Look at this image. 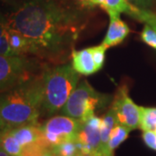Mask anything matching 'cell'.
Segmentation results:
<instances>
[{
  "label": "cell",
  "instance_id": "obj_1",
  "mask_svg": "<svg viewBox=\"0 0 156 156\" xmlns=\"http://www.w3.org/2000/svg\"><path fill=\"white\" fill-rule=\"evenodd\" d=\"M6 23L30 40L32 54L54 62L65 61L84 29L82 15L55 0H29Z\"/></svg>",
  "mask_w": 156,
  "mask_h": 156
},
{
  "label": "cell",
  "instance_id": "obj_2",
  "mask_svg": "<svg viewBox=\"0 0 156 156\" xmlns=\"http://www.w3.org/2000/svg\"><path fill=\"white\" fill-rule=\"evenodd\" d=\"M44 95V70L32 79L0 92V117L6 128L37 124Z\"/></svg>",
  "mask_w": 156,
  "mask_h": 156
},
{
  "label": "cell",
  "instance_id": "obj_3",
  "mask_svg": "<svg viewBox=\"0 0 156 156\" xmlns=\"http://www.w3.org/2000/svg\"><path fill=\"white\" fill-rule=\"evenodd\" d=\"M80 74L71 64H61L44 69V95L42 110L48 115L61 111L76 88Z\"/></svg>",
  "mask_w": 156,
  "mask_h": 156
},
{
  "label": "cell",
  "instance_id": "obj_4",
  "mask_svg": "<svg viewBox=\"0 0 156 156\" xmlns=\"http://www.w3.org/2000/svg\"><path fill=\"white\" fill-rule=\"evenodd\" d=\"M112 100V95L96 91L87 80H83L69 95L61 113L83 123L95 115V109L106 107Z\"/></svg>",
  "mask_w": 156,
  "mask_h": 156
},
{
  "label": "cell",
  "instance_id": "obj_5",
  "mask_svg": "<svg viewBox=\"0 0 156 156\" xmlns=\"http://www.w3.org/2000/svg\"><path fill=\"white\" fill-rule=\"evenodd\" d=\"M37 62L25 55H0V92L25 83L37 76Z\"/></svg>",
  "mask_w": 156,
  "mask_h": 156
},
{
  "label": "cell",
  "instance_id": "obj_6",
  "mask_svg": "<svg viewBox=\"0 0 156 156\" xmlns=\"http://www.w3.org/2000/svg\"><path fill=\"white\" fill-rule=\"evenodd\" d=\"M82 126L83 122L73 117L64 115L51 117L44 124L40 125L42 136L38 143L52 149L63 141H76Z\"/></svg>",
  "mask_w": 156,
  "mask_h": 156
},
{
  "label": "cell",
  "instance_id": "obj_7",
  "mask_svg": "<svg viewBox=\"0 0 156 156\" xmlns=\"http://www.w3.org/2000/svg\"><path fill=\"white\" fill-rule=\"evenodd\" d=\"M111 108L118 124L128 128L130 131L140 128V107L131 99L126 85L117 89L115 95L113 96Z\"/></svg>",
  "mask_w": 156,
  "mask_h": 156
},
{
  "label": "cell",
  "instance_id": "obj_8",
  "mask_svg": "<svg viewBox=\"0 0 156 156\" xmlns=\"http://www.w3.org/2000/svg\"><path fill=\"white\" fill-rule=\"evenodd\" d=\"M109 16V25L106 36L102 41V44L106 48H111L122 44L130 33L131 30L128 25L120 17V12L108 11Z\"/></svg>",
  "mask_w": 156,
  "mask_h": 156
},
{
  "label": "cell",
  "instance_id": "obj_9",
  "mask_svg": "<svg viewBox=\"0 0 156 156\" xmlns=\"http://www.w3.org/2000/svg\"><path fill=\"white\" fill-rule=\"evenodd\" d=\"M71 59L73 69L80 75L90 76L99 71L93 59L90 48L81 50H73Z\"/></svg>",
  "mask_w": 156,
  "mask_h": 156
},
{
  "label": "cell",
  "instance_id": "obj_10",
  "mask_svg": "<svg viewBox=\"0 0 156 156\" xmlns=\"http://www.w3.org/2000/svg\"><path fill=\"white\" fill-rule=\"evenodd\" d=\"M11 134L19 141V143L23 147L38 142L42 131L40 125L37 124H26L14 128H9Z\"/></svg>",
  "mask_w": 156,
  "mask_h": 156
},
{
  "label": "cell",
  "instance_id": "obj_11",
  "mask_svg": "<svg viewBox=\"0 0 156 156\" xmlns=\"http://www.w3.org/2000/svg\"><path fill=\"white\" fill-rule=\"evenodd\" d=\"M76 142H81L92 147L94 151L101 148L100 128L93 127L88 123H83V126L78 132Z\"/></svg>",
  "mask_w": 156,
  "mask_h": 156
},
{
  "label": "cell",
  "instance_id": "obj_12",
  "mask_svg": "<svg viewBox=\"0 0 156 156\" xmlns=\"http://www.w3.org/2000/svg\"><path fill=\"white\" fill-rule=\"evenodd\" d=\"M8 42L13 54L16 56L32 53V45L28 38L17 30L9 27Z\"/></svg>",
  "mask_w": 156,
  "mask_h": 156
},
{
  "label": "cell",
  "instance_id": "obj_13",
  "mask_svg": "<svg viewBox=\"0 0 156 156\" xmlns=\"http://www.w3.org/2000/svg\"><path fill=\"white\" fill-rule=\"evenodd\" d=\"M129 132L130 130L128 128L121 124H116L115 128L112 129L107 145L102 147V148L114 154V151L128 139Z\"/></svg>",
  "mask_w": 156,
  "mask_h": 156
},
{
  "label": "cell",
  "instance_id": "obj_14",
  "mask_svg": "<svg viewBox=\"0 0 156 156\" xmlns=\"http://www.w3.org/2000/svg\"><path fill=\"white\" fill-rule=\"evenodd\" d=\"M0 147L10 156L20 155L22 154L23 146L10 132L9 128H5L0 139Z\"/></svg>",
  "mask_w": 156,
  "mask_h": 156
},
{
  "label": "cell",
  "instance_id": "obj_15",
  "mask_svg": "<svg viewBox=\"0 0 156 156\" xmlns=\"http://www.w3.org/2000/svg\"><path fill=\"white\" fill-rule=\"evenodd\" d=\"M101 119L100 126L101 140L102 147H104V146L107 145V143L108 141L112 129L115 128V126L118 123H117L115 114H114L111 108L108 110V112Z\"/></svg>",
  "mask_w": 156,
  "mask_h": 156
},
{
  "label": "cell",
  "instance_id": "obj_16",
  "mask_svg": "<svg viewBox=\"0 0 156 156\" xmlns=\"http://www.w3.org/2000/svg\"><path fill=\"white\" fill-rule=\"evenodd\" d=\"M140 128L142 131L156 129V108L140 107Z\"/></svg>",
  "mask_w": 156,
  "mask_h": 156
},
{
  "label": "cell",
  "instance_id": "obj_17",
  "mask_svg": "<svg viewBox=\"0 0 156 156\" xmlns=\"http://www.w3.org/2000/svg\"><path fill=\"white\" fill-rule=\"evenodd\" d=\"M128 16L137 21L145 23L156 30V12L150 11L149 9H140L133 6Z\"/></svg>",
  "mask_w": 156,
  "mask_h": 156
},
{
  "label": "cell",
  "instance_id": "obj_18",
  "mask_svg": "<svg viewBox=\"0 0 156 156\" xmlns=\"http://www.w3.org/2000/svg\"><path fill=\"white\" fill-rule=\"evenodd\" d=\"M133 5L127 0H103V5L101 8L104 11H115L120 13L129 14L133 8Z\"/></svg>",
  "mask_w": 156,
  "mask_h": 156
},
{
  "label": "cell",
  "instance_id": "obj_19",
  "mask_svg": "<svg viewBox=\"0 0 156 156\" xmlns=\"http://www.w3.org/2000/svg\"><path fill=\"white\" fill-rule=\"evenodd\" d=\"M52 151L54 154L61 156H75L79 153L76 143L73 140L63 141L61 144L52 147Z\"/></svg>",
  "mask_w": 156,
  "mask_h": 156
},
{
  "label": "cell",
  "instance_id": "obj_20",
  "mask_svg": "<svg viewBox=\"0 0 156 156\" xmlns=\"http://www.w3.org/2000/svg\"><path fill=\"white\" fill-rule=\"evenodd\" d=\"M9 26L6 22H0V55L16 56L13 54L8 42Z\"/></svg>",
  "mask_w": 156,
  "mask_h": 156
},
{
  "label": "cell",
  "instance_id": "obj_21",
  "mask_svg": "<svg viewBox=\"0 0 156 156\" xmlns=\"http://www.w3.org/2000/svg\"><path fill=\"white\" fill-rule=\"evenodd\" d=\"M90 50L92 52V56H93L95 65L98 69V70H101L105 63V54H106V50H108V48H106L101 44L97 46L90 47Z\"/></svg>",
  "mask_w": 156,
  "mask_h": 156
},
{
  "label": "cell",
  "instance_id": "obj_22",
  "mask_svg": "<svg viewBox=\"0 0 156 156\" xmlns=\"http://www.w3.org/2000/svg\"><path fill=\"white\" fill-rule=\"evenodd\" d=\"M140 39L146 44L156 50V30L146 23L140 33Z\"/></svg>",
  "mask_w": 156,
  "mask_h": 156
},
{
  "label": "cell",
  "instance_id": "obj_23",
  "mask_svg": "<svg viewBox=\"0 0 156 156\" xmlns=\"http://www.w3.org/2000/svg\"><path fill=\"white\" fill-rule=\"evenodd\" d=\"M50 148H46L38 142H36L30 145L23 147L22 151V155L23 156H42L45 151Z\"/></svg>",
  "mask_w": 156,
  "mask_h": 156
},
{
  "label": "cell",
  "instance_id": "obj_24",
  "mask_svg": "<svg viewBox=\"0 0 156 156\" xmlns=\"http://www.w3.org/2000/svg\"><path fill=\"white\" fill-rule=\"evenodd\" d=\"M142 140L145 145L152 150L156 151V133L153 130L143 131Z\"/></svg>",
  "mask_w": 156,
  "mask_h": 156
},
{
  "label": "cell",
  "instance_id": "obj_25",
  "mask_svg": "<svg viewBox=\"0 0 156 156\" xmlns=\"http://www.w3.org/2000/svg\"><path fill=\"white\" fill-rule=\"evenodd\" d=\"M128 3L140 9H149L154 0H127Z\"/></svg>",
  "mask_w": 156,
  "mask_h": 156
},
{
  "label": "cell",
  "instance_id": "obj_26",
  "mask_svg": "<svg viewBox=\"0 0 156 156\" xmlns=\"http://www.w3.org/2000/svg\"><path fill=\"white\" fill-rule=\"evenodd\" d=\"M114 155V154L113 153H110V152H108V151H107L106 149H104V148H100V149H98V150H95L94 151L90 156H113Z\"/></svg>",
  "mask_w": 156,
  "mask_h": 156
},
{
  "label": "cell",
  "instance_id": "obj_27",
  "mask_svg": "<svg viewBox=\"0 0 156 156\" xmlns=\"http://www.w3.org/2000/svg\"><path fill=\"white\" fill-rule=\"evenodd\" d=\"M80 5L84 8H94L95 6L93 5L92 0H77Z\"/></svg>",
  "mask_w": 156,
  "mask_h": 156
},
{
  "label": "cell",
  "instance_id": "obj_28",
  "mask_svg": "<svg viewBox=\"0 0 156 156\" xmlns=\"http://www.w3.org/2000/svg\"><path fill=\"white\" fill-rule=\"evenodd\" d=\"M54 155V153H53V151L52 149H48L47 151H45L44 153V154L42 156H53Z\"/></svg>",
  "mask_w": 156,
  "mask_h": 156
},
{
  "label": "cell",
  "instance_id": "obj_29",
  "mask_svg": "<svg viewBox=\"0 0 156 156\" xmlns=\"http://www.w3.org/2000/svg\"><path fill=\"white\" fill-rule=\"evenodd\" d=\"M0 156H10L7 153H6L5 151L1 147H0Z\"/></svg>",
  "mask_w": 156,
  "mask_h": 156
},
{
  "label": "cell",
  "instance_id": "obj_30",
  "mask_svg": "<svg viewBox=\"0 0 156 156\" xmlns=\"http://www.w3.org/2000/svg\"><path fill=\"white\" fill-rule=\"evenodd\" d=\"M0 128H6L4 122H3V120L1 119V117H0Z\"/></svg>",
  "mask_w": 156,
  "mask_h": 156
},
{
  "label": "cell",
  "instance_id": "obj_31",
  "mask_svg": "<svg viewBox=\"0 0 156 156\" xmlns=\"http://www.w3.org/2000/svg\"><path fill=\"white\" fill-rule=\"evenodd\" d=\"M0 22H6V18L2 15L1 12H0Z\"/></svg>",
  "mask_w": 156,
  "mask_h": 156
},
{
  "label": "cell",
  "instance_id": "obj_32",
  "mask_svg": "<svg viewBox=\"0 0 156 156\" xmlns=\"http://www.w3.org/2000/svg\"><path fill=\"white\" fill-rule=\"evenodd\" d=\"M5 129V128H0V139H1V136H2V134L4 133Z\"/></svg>",
  "mask_w": 156,
  "mask_h": 156
},
{
  "label": "cell",
  "instance_id": "obj_33",
  "mask_svg": "<svg viewBox=\"0 0 156 156\" xmlns=\"http://www.w3.org/2000/svg\"><path fill=\"white\" fill-rule=\"evenodd\" d=\"M75 156H83V154H81V153L79 152V153H77V154H76Z\"/></svg>",
  "mask_w": 156,
  "mask_h": 156
},
{
  "label": "cell",
  "instance_id": "obj_34",
  "mask_svg": "<svg viewBox=\"0 0 156 156\" xmlns=\"http://www.w3.org/2000/svg\"><path fill=\"white\" fill-rule=\"evenodd\" d=\"M53 156H61V155H59V154H54V155Z\"/></svg>",
  "mask_w": 156,
  "mask_h": 156
},
{
  "label": "cell",
  "instance_id": "obj_35",
  "mask_svg": "<svg viewBox=\"0 0 156 156\" xmlns=\"http://www.w3.org/2000/svg\"><path fill=\"white\" fill-rule=\"evenodd\" d=\"M16 156H23V155H22V154H20V155H16Z\"/></svg>",
  "mask_w": 156,
  "mask_h": 156
},
{
  "label": "cell",
  "instance_id": "obj_36",
  "mask_svg": "<svg viewBox=\"0 0 156 156\" xmlns=\"http://www.w3.org/2000/svg\"><path fill=\"white\" fill-rule=\"evenodd\" d=\"M154 132H155V133H156V129H155V130H154Z\"/></svg>",
  "mask_w": 156,
  "mask_h": 156
},
{
  "label": "cell",
  "instance_id": "obj_37",
  "mask_svg": "<svg viewBox=\"0 0 156 156\" xmlns=\"http://www.w3.org/2000/svg\"><path fill=\"white\" fill-rule=\"evenodd\" d=\"M155 1H156V0H155Z\"/></svg>",
  "mask_w": 156,
  "mask_h": 156
}]
</instances>
